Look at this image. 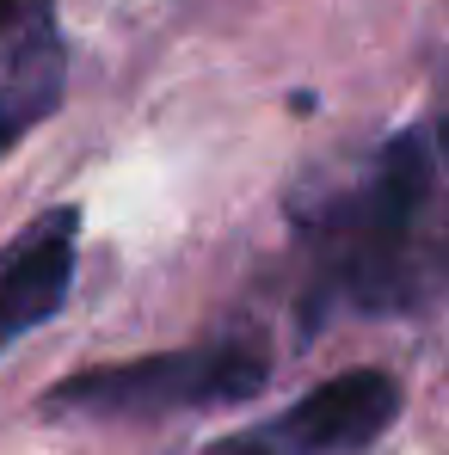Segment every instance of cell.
I'll return each instance as SVG.
<instances>
[{"instance_id":"cell-1","label":"cell","mask_w":449,"mask_h":455,"mask_svg":"<svg viewBox=\"0 0 449 455\" xmlns=\"http://www.w3.org/2000/svg\"><path fill=\"white\" fill-rule=\"evenodd\" d=\"M308 290L326 307L400 314L449 290V75L419 124L388 136L290 204Z\"/></svg>"},{"instance_id":"cell-2","label":"cell","mask_w":449,"mask_h":455,"mask_svg":"<svg viewBox=\"0 0 449 455\" xmlns=\"http://www.w3.org/2000/svg\"><path fill=\"white\" fill-rule=\"evenodd\" d=\"M265 345L259 339H210L191 351H166L148 363L86 370L50 394L56 419H160V412H197L228 406L265 387Z\"/></svg>"},{"instance_id":"cell-3","label":"cell","mask_w":449,"mask_h":455,"mask_svg":"<svg viewBox=\"0 0 449 455\" xmlns=\"http://www.w3.org/2000/svg\"><path fill=\"white\" fill-rule=\"evenodd\" d=\"M394 412H400V387L381 370H351L308 387V400H296L284 419L222 437L204 455H351L381 437Z\"/></svg>"},{"instance_id":"cell-4","label":"cell","mask_w":449,"mask_h":455,"mask_svg":"<svg viewBox=\"0 0 449 455\" xmlns=\"http://www.w3.org/2000/svg\"><path fill=\"white\" fill-rule=\"evenodd\" d=\"M68 86L56 0H0V154L31 136Z\"/></svg>"},{"instance_id":"cell-5","label":"cell","mask_w":449,"mask_h":455,"mask_svg":"<svg viewBox=\"0 0 449 455\" xmlns=\"http://www.w3.org/2000/svg\"><path fill=\"white\" fill-rule=\"evenodd\" d=\"M75 240L80 210H50L0 246V351L62 307L75 277Z\"/></svg>"}]
</instances>
